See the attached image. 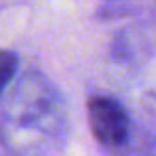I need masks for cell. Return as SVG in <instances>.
Returning <instances> with one entry per match:
<instances>
[{
  "label": "cell",
  "mask_w": 156,
  "mask_h": 156,
  "mask_svg": "<svg viewBox=\"0 0 156 156\" xmlns=\"http://www.w3.org/2000/svg\"><path fill=\"white\" fill-rule=\"evenodd\" d=\"M18 69V53L12 50H0V95L12 81Z\"/></svg>",
  "instance_id": "cell-2"
},
{
  "label": "cell",
  "mask_w": 156,
  "mask_h": 156,
  "mask_svg": "<svg viewBox=\"0 0 156 156\" xmlns=\"http://www.w3.org/2000/svg\"><path fill=\"white\" fill-rule=\"evenodd\" d=\"M87 119L97 142L107 146L122 144L129 136L130 121L122 105L109 97H91L87 101Z\"/></svg>",
  "instance_id": "cell-1"
}]
</instances>
